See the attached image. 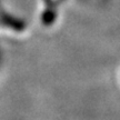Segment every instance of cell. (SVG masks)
<instances>
[{"label":"cell","instance_id":"cell-1","mask_svg":"<svg viewBox=\"0 0 120 120\" xmlns=\"http://www.w3.org/2000/svg\"><path fill=\"white\" fill-rule=\"evenodd\" d=\"M66 0H41L38 17L45 26H51L59 18L60 6Z\"/></svg>","mask_w":120,"mask_h":120}]
</instances>
